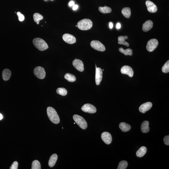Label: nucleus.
Returning <instances> with one entry per match:
<instances>
[{
	"instance_id": "obj_1",
	"label": "nucleus",
	"mask_w": 169,
	"mask_h": 169,
	"mask_svg": "<svg viewBox=\"0 0 169 169\" xmlns=\"http://www.w3.org/2000/svg\"><path fill=\"white\" fill-rule=\"evenodd\" d=\"M47 114L49 118L53 123L58 124L60 122V119L57 112L54 108L48 107L47 109Z\"/></svg>"
},
{
	"instance_id": "obj_2",
	"label": "nucleus",
	"mask_w": 169,
	"mask_h": 169,
	"mask_svg": "<svg viewBox=\"0 0 169 169\" xmlns=\"http://www.w3.org/2000/svg\"><path fill=\"white\" fill-rule=\"evenodd\" d=\"M93 25L92 22L89 19H85L80 20L77 24V27L80 29L86 31L91 29Z\"/></svg>"
},
{
	"instance_id": "obj_3",
	"label": "nucleus",
	"mask_w": 169,
	"mask_h": 169,
	"mask_svg": "<svg viewBox=\"0 0 169 169\" xmlns=\"http://www.w3.org/2000/svg\"><path fill=\"white\" fill-rule=\"evenodd\" d=\"M33 44L40 51H44L48 48V45L43 39L37 38L33 39Z\"/></svg>"
},
{
	"instance_id": "obj_4",
	"label": "nucleus",
	"mask_w": 169,
	"mask_h": 169,
	"mask_svg": "<svg viewBox=\"0 0 169 169\" xmlns=\"http://www.w3.org/2000/svg\"><path fill=\"white\" fill-rule=\"evenodd\" d=\"M73 118L80 127L83 129H86L87 128V122L82 117L78 115H74L73 116Z\"/></svg>"
},
{
	"instance_id": "obj_5",
	"label": "nucleus",
	"mask_w": 169,
	"mask_h": 169,
	"mask_svg": "<svg viewBox=\"0 0 169 169\" xmlns=\"http://www.w3.org/2000/svg\"><path fill=\"white\" fill-rule=\"evenodd\" d=\"M34 73L37 77L40 79H44L46 75L45 69L40 67H36L34 69Z\"/></svg>"
},
{
	"instance_id": "obj_6",
	"label": "nucleus",
	"mask_w": 169,
	"mask_h": 169,
	"mask_svg": "<svg viewBox=\"0 0 169 169\" xmlns=\"http://www.w3.org/2000/svg\"><path fill=\"white\" fill-rule=\"evenodd\" d=\"M90 45L92 48L98 51H104L106 50L104 45L98 40H92L91 42Z\"/></svg>"
},
{
	"instance_id": "obj_7",
	"label": "nucleus",
	"mask_w": 169,
	"mask_h": 169,
	"mask_svg": "<svg viewBox=\"0 0 169 169\" xmlns=\"http://www.w3.org/2000/svg\"><path fill=\"white\" fill-rule=\"evenodd\" d=\"M159 45V42L156 39H151L148 42L146 46L147 51L149 52L153 51Z\"/></svg>"
},
{
	"instance_id": "obj_8",
	"label": "nucleus",
	"mask_w": 169,
	"mask_h": 169,
	"mask_svg": "<svg viewBox=\"0 0 169 169\" xmlns=\"http://www.w3.org/2000/svg\"><path fill=\"white\" fill-rule=\"evenodd\" d=\"M81 109L83 112L89 113H94L96 112V109L95 106L88 103L84 104Z\"/></svg>"
},
{
	"instance_id": "obj_9",
	"label": "nucleus",
	"mask_w": 169,
	"mask_h": 169,
	"mask_svg": "<svg viewBox=\"0 0 169 169\" xmlns=\"http://www.w3.org/2000/svg\"><path fill=\"white\" fill-rule=\"evenodd\" d=\"M62 38L64 41L70 44L75 43L76 41V38L70 34H64L62 36Z\"/></svg>"
},
{
	"instance_id": "obj_10",
	"label": "nucleus",
	"mask_w": 169,
	"mask_h": 169,
	"mask_svg": "<svg viewBox=\"0 0 169 169\" xmlns=\"http://www.w3.org/2000/svg\"><path fill=\"white\" fill-rule=\"evenodd\" d=\"M120 72L123 74L128 75L130 77H132L134 72L132 68L128 65H124L122 67Z\"/></svg>"
},
{
	"instance_id": "obj_11",
	"label": "nucleus",
	"mask_w": 169,
	"mask_h": 169,
	"mask_svg": "<svg viewBox=\"0 0 169 169\" xmlns=\"http://www.w3.org/2000/svg\"><path fill=\"white\" fill-rule=\"evenodd\" d=\"M102 78V71L101 68L97 67L95 70V81L97 85L101 83Z\"/></svg>"
},
{
	"instance_id": "obj_12",
	"label": "nucleus",
	"mask_w": 169,
	"mask_h": 169,
	"mask_svg": "<svg viewBox=\"0 0 169 169\" xmlns=\"http://www.w3.org/2000/svg\"><path fill=\"white\" fill-rule=\"evenodd\" d=\"M73 64L74 67L78 71L81 72L84 71V64L82 61L76 58L73 61Z\"/></svg>"
},
{
	"instance_id": "obj_13",
	"label": "nucleus",
	"mask_w": 169,
	"mask_h": 169,
	"mask_svg": "<svg viewBox=\"0 0 169 169\" xmlns=\"http://www.w3.org/2000/svg\"><path fill=\"white\" fill-rule=\"evenodd\" d=\"M101 138L103 141L108 145L110 144L112 142V136L109 133L107 132H103L102 134Z\"/></svg>"
},
{
	"instance_id": "obj_14",
	"label": "nucleus",
	"mask_w": 169,
	"mask_h": 169,
	"mask_svg": "<svg viewBox=\"0 0 169 169\" xmlns=\"http://www.w3.org/2000/svg\"><path fill=\"white\" fill-rule=\"evenodd\" d=\"M145 4L147 8V10L150 13H155L157 11V6L152 2L147 1L146 2Z\"/></svg>"
},
{
	"instance_id": "obj_15",
	"label": "nucleus",
	"mask_w": 169,
	"mask_h": 169,
	"mask_svg": "<svg viewBox=\"0 0 169 169\" xmlns=\"http://www.w3.org/2000/svg\"><path fill=\"white\" fill-rule=\"evenodd\" d=\"M152 106V104L151 102H146L141 105L139 107V111L142 113H144L147 111L149 110Z\"/></svg>"
},
{
	"instance_id": "obj_16",
	"label": "nucleus",
	"mask_w": 169,
	"mask_h": 169,
	"mask_svg": "<svg viewBox=\"0 0 169 169\" xmlns=\"http://www.w3.org/2000/svg\"><path fill=\"white\" fill-rule=\"evenodd\" d=\"M153 26V22L151 20H147L142 25V30L144 32H147L152 28Z\"/></svg>"
},
{
	"instance_id": "obj_17",
	"label": "nucleus",
	"mask_w": 169,
	"mask_h": 169,
	"mask_svg": "<svg viewBox=\"0 0 169 169\" xmlns=\"http://www.w3.org/2000/svg\"><path fill=\"white\" fill-rule=\"evenodd\" d=\"M149 123L148 121L145 120L142 122L141 126V130L142 132L148 133L149 131Z\"/></svg>"
},
{
	"instance_id": "obj_18",
	"label": "nucleus",
	"mask_w": 169,
	"mask_h": 169,
	"mask_svg": "<svg viewBox=\"0 0 169 169\" xmlns=\"http://www.w3.org/2000/svg\"><path fill=\"white\" fill-rule=\"evenodd\" d=\"M11 73L10 70L8 69H4L2 72V77L5 81H7L10 79Z\"/></svg>"
},
{
	"instance_id": "obj_19",
	"label": "nucleus",
	"mask_w": 169,
	"mask_h": 169,
	"mask_svg": "<svg viewBox=\"0 0 169 169\" xmlns=\"http://www.w3.org/2000/svg\"><path fill=\"white\" fill-rule=\"evenodd\" d=\"M58 159V156L57 154H55L52 155L49 161V165L50 167H52L56 164Z\"/></svg>"
},
{
	"instance_id": "obj_20",
	"label": "nucleus",
	"mask_w": 169,
	"mask_h": 169,
	"mask_svg": "<svg viewBox=\"0 0 169 169\" xmlns=\"http://www.w3.org/2000/svg\"><path fill=\"white\" fill-rule=\"evenodd\" d=\"M119 126L120 130L123 132H124L129 131L131 128L130 125L123 122L120 123Z\"/></svg>"
},
{
	"instance_id": "obj_21",
	"label": "nucleus",
	"mask_w": 169,
	"mask_h": 169,
	"mask_svg": "<svg viewBox=\"0 0 169 169\" xmlns=\"http://www.w3.org/2000/svg\"><path fill=\"white\" fill-rule=\"evenodd\" d=\"M128 38L127 36H120L118 38V44H122L126 45V46H129V44L125 41V40Z\"/></svg>"
},
{
	"instance_id": "obj_22",
	"label": "nucleus",
	"mask_w": 169,
	"mask_h": 169,
	"mask_svg": "<svg viewBox=\"0 0 169 169\" xmlns=\"http://www.w3.org/2000/svg\"><path fill=\"white\" fill-rule=\"evenodd\" d=\"M147 151V148L145 147H142L137 150L136 153V155L137 157H142L146 153Z\"/></svg>"
},
{
	"instance_id": "obj_23",
	"label": "nucleus",
	"mask_w": 169,
	"mask_h": 169,
	"mask_svg": "<svg viewBox=\"0 0 169 169\" xmlns=\"http://www.w3.org/2000/svg\"><path fill=\"white\" fill-rule=\"evenodd\" d=\"M122 14L126 18H129L131 15V10L129 7L123 8L122 10Z\"/></svg>"
},
{
	"instance_id": "obj_24",
	"label": "nucleus",
	"mask_w": 169,
	"mask_h": 169,
	"mask_svg": "<svg viewBox=\"0 0 169 169\" xmlns=\"http://www.w3.org/2000/svg\"><path fill=\"white\" fill-rule=\"evenodd\" d=\"M64 78L70 82H74L76 80V76L74 75L69 73L66 74L64 76Z\"/></svg>"
},
{
	"instance_id": "obj_25",
	"label": "nucleus",
	"mask_w": 169,
	"mask_h": 169,
	"mask_svg": "<svg viewBox=\"0 0 169 169\" xmlns=\"http://www.w3.org/2000/svg\"><path fill=\"white\" fill-rule=\"evenodd\" d=\"M119 51L120 52L123 53L126 56H131L132 55V51L131 49L128 48L126 50H124L123 48H120L119 49Z\"/></svg>"
},
{
	"instance_id": "obj_26",
	"label": "nucleus",
	"mask_w": 169,
	"mask_h": 169,
	"mask_svg": "<svg viewBox=\"0 0 169 169\" xmlns=\"http://www.w3.org/2000/svg\"><path fill=\"white\" fill-rule=\"evenodd\" d=\"M99 10L103 14L110 13L112 12V9L110 7L105 6L104 7H100L99 8Z\"/></svg>"
},
{
	"instance_id": "obj_27",
	"label": "nucleus",
	"mask_w": 169,
	"mask_h": 169,
	"mask_svg": "<svg viewBox=\"0 0 169 169\" xmlns=\"http://www.w3.org/2000/svg\"><path fill=\"white\" fill-rule=\"evenodd\" d=\"M43 16L38 13H35L33 15V19L34 21L37 22V24L38 25L39 23V21L43 19Z\"/></svg>"
},
{
	"instance_id": "obj_28",
	"label": "nucleus",
	"mask_w": 169,
	"mask_h": 169,
	"mask_svg": "<svg viewBox=\"0 0 169 169\" xmlns=\"http://www.w3.org/2000/svg\"><path fill=\"white\" fill-rule=\"evenodd\" d=\"M56 92L58 94L62 96H65L67 93V91L66 89L63 87L59 88H57L56 90Z\"/></svg>"
},
{
	"instance_id": "obj_29",
	"label": "nucleus",
	"mask_w": 169,
	"mask_h": 169,
	"mask_svg": "<svg viewBox=\"0 0 169 169\" xmlns=\"http://www.w3.org/2000/svg\"><path fill=\"white\" fill-rule=\"evenodd\" d=\"M32 169H41V166L40 163L37 160H34L32 162Z\"/></svg>"
},
{
	"instance_id": "obj_30",
	"label": "nucleus",
	"mask_w": 169,
	"mask_h": 169,
	"mask_svg": "<svg viewBox=\"0 0 169 169\" xmlns=\"http://www.w3.org/2000/svg\"><path fill=\"white\" fill-rule=\"evenodd\" d=\"M128 162L126 161L123 160L119 162L117 169H125L127 167Z\"/></svg>"
},
{
	"instance_id": "obj_31",
	"label": "nucleus",
	"mask_w": 169,
	"mask_h": 169,
	"mask_svg": "<svg viewBox=\"0 0 169 169\" xmlns=\"http://www.w3.org/2000/svg\"><path fill=\"white\" fill-rule=\"evenodd\" d=\"M162 71L164 73H168L169 72V61L168 60L162 67Z\"/></svg>"
},
{
	"instance_id": "obj_32",
	"label": "nucleus",
	"mask_w": 169,
	"mask_h": 169,
	"mask_svg": "<svg viewBox=\"0 0 169 169\" xmlns=\"http://www.w3.org/2000/svg\"><path fill=\"white\" fill-rule=\"evenodd\" d=\"M18 163L17 161H15L13 162L9 169H18Z\"/></svg>"
},
{
	"instance_id": "obj_33",
	"label": "nucleus",
	"mask_w": 169,
	"mask_h": 169,
	"mask_svg": "<svg viewBox=\"0 0 169 169\" xmlns=\"http://www.w3.org/2000/svg\"><path fill=\"white\" fill-rule=\"evenodd\" d=\"M17 15L18 16L19 20L20 21H23L25 19V17L22 14H21L20 12L17 13Z\"/></svg>"
},
{
	"instance_id": "obj_34",
	"label": "nucleus",
	"mask_w": 169,
	"mask_h": 169,
	"mask_svg": "<svg viewBox=\"0 0 169 169\" xmlns=\"http://www.w3.org/2000/svg\"><path fill=\"white\" fill-rule=\"evenodd\" d=\"M164 144L167 145H169V136H165L164 138Z\"/></svg>"
},
{
	"instance_id": "obj_35",
	"label": "nucleus",
	"mask_w": 169,
	"mask_h": 169,
	"mask_svg": "<svg viewBox=\"0 0 169 169\" xmlns=\"http://www.w3.org/2000/svg\"><path fill=\"white\" fill-rule=\"evenodd\" d=\"M69 5L70 7L71 6H73L75 5V3L73 1H70L69 3Z\"/></svg>"
},
{
	"instance_id": "obj_36",
	"label": "nucleus",
	"mask_w": 169,
	"mask_h": 169,
	"mask_svg": "<svg viewBox=\"0 0 169 169\" xmlns=\"http://www.w3.org/2000/svg\"><path fill=\"white\" fill-rule=\"evenodd\" d=\"M78 5H74L73 6V10H76L78 9Z\"/></svg>"
},
{
	"instance_id": "obj_37",
	"label": "nucleus",
	"mask_w": 169,
	"mask_h": 169,
	"mask_svg": "<svg viewBox=\"0 0 169 169\" xmlns=\"http://www.w3.org/2000/svg\"><path fill=\"white\" fill-rule=\"evenodd\" d=\"M121 27V25L119 23H117L116 25V28L117 29H119Z\"/></svg>"
},
{
	"instance_id": "obj_38",
	"label": "nucleus",
	"mask_w": 169,
	"mask_h": 169,
	"mask_svg": "<svg viewBox=\"0 0 169 169\" xmlns=\"http://www.w3.org/2000/svg\"><path fill=\"white\" fill-rule=\"evenodd\" d=\"M109 27L110 29H112L113 27V24L112 22H110L109 23Z\"/></svg>"
},
{
	"instance_id": "obj_39",
	"label": "nucleus",
	"mask_w": 169,
	"mask_h": 169,
	"mask_svg": "<svg viewBox=\"0 0 169 169\" xmlns=\"http://www.w3.org/2000/svg\"><path fill=\"white\" fill-rule=\"evenodd\" d=\"M3 118V116L1 113H0V120L2 119Z\"/></svg>"
},
{
	"instance_id": "obj_40",
	"label": "nucleus",
	"mask_w": 169,
	"mask_h": 169,
	"mask_svg": "<svg viewBox=\"0 0 169 169\" xmlns=\"http://www.w3.org/2000/svg\"><path fill=\"white\" fill-rule=\"evenodd\" d=\"M102 70H103V71H104V69H103Z\"/></svg>"
},
{
	"instance_id": "obj_41",
	"label": "nucleus",
	"mask_w": 169,
	"mask_h": 169,
	"mask_svg": "<svg viewBox=\"0 0 169 169\" xmlns=\"http://www.w3.org/2000/svg\"><path fill=\"white\" fill-rule=\"evenodd\" d=\"M76 27H77V25H76Z\"/></svg>"
},
{
	"instance_id": "obj_42",
	"label": "nucleus",
	"mask_w": 169,
	"mask_h": 169,
	"mask_svg": "<svg viewBox=\"0 0 169 169\" xmlns=\"http://www.w3.org/2000/svg\"><path fill=\"white\" fill-rule=\"evenodd\" d=\"M74 124H75V123H74Z\"/></svg>"
},
{
	"instance_id": "obj_43",
	"label": "nucleus",
	"mask_w": 169,
	"mask_h": 169,
	"mask_svg": "<svg viewBox=\"0 0 169 169\" xmlns=\"http://www.w3.org/2000/svg\"></svg>"
}]
</instances>
